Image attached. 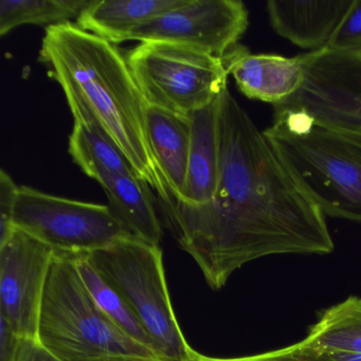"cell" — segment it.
<instances>
[{
	"label": "cell",
	"mask_w": 361,
	"mask_h": 361,
	"mask_svg": "<svg viewBox=\"0 0 361 361\" xmlns=\"http://www.w3.org/2000/svg\"><path fill=\"white\" fill-rule=\"evenodd\" d=\"M73 118L69 154L87 176L102 185L118 175H137L130 160L92 116Z\"/></svg>",
	"instance_id": "17"
},
{
	"label": "cell",
	"mask_w": 361,
	"mask_h": 361,
	"mask_svg": "<svg viewBox=\"0 0 361 361\" xmlns=\"http://www.w3.org/2000/svg\"><path fill=\"white\" fill-rule=\"evenodd\" d=\"M94 361H166L164 359L158 358V357H145V356H128V355H121V356L106 357V358L98 359Z\"/></svg>",
	"instance_id": "26"
},
{
	"label": "cell",
	"mask_w": 361,
	"mask_h": 361,
	"mask_svg": "<svg viewBox=\"0 0 361 361\" xmlns=\"http://www.w3.org/2000/svg\"><path fill=\"white\" fill-rule=\"evenodd\" d=\"M319 352L325 361H361V354L357 353Z\"/></svg>",
	"instance_id": "25"
},
{
	"label": "cell",
	"mask_w": 361,
	"mask_h": 361,
	"mask_svg": "<svg viewBox=\"0 0 361 361\" xmlns=\"http://www.w3.org/2000/svg\"><path fill=\"white\" fill-rule=\"evenodd\" d=\"M18 361H63L52 354L39 340L24 338L20 345Z\"/></svg>",
	"instance_id": "24"
},
{
	"label": "cell",
	"mask_w": 361,
	"mask_h": 361,
	"mask_svg": "<svg viewBox=\"0 0 361 361\" xmlns=\"http://www.w3.org/2000/svg\"><path fill=\"white\" fill-rule=\"evenodd\" d=\"M73 257L88 291L99 307L126 335L157 355L153 341L132 308L126 303L123 297L99 274L98 270L88 259L87 255H73Z\"/></svg>",
	"instance_id": "19"
},
{
	"label": "cell",
	"mask_w": 361,
	"mask_h": 361,
	"mask_svg": "<svg viewBox=\"0 0 361 361\" xmlns=\"http://www.w3.org/2000/svg\"><path fill=\"white\" fill-rule=\"evenodd\" d=\"M196 361H325L316 348L308 345L304 340L286 348L251 356L235 358H215L200 354Z\"/></svg>",
	"instance_id": "22"
},
{
	"label": "cell",
	"mask_w": 361,
	"mask_h": 361,
	"mask_svg": "<svg viewBox=\"0 0 361 361\" xmlns=\"http://www.w3.org/2000/svg\"><path fill=\"white\" fill-rule=\"evenodd\" d=\"M13 226L56 250L88 255L128 235L105 204L78 202L20 187Z\"/></svg>",
	"instance_id": "8"
},
{
	"label": "cell",
	"mask_w": 361,
	"mask_h": 361,
	"mask_svg": "<svg viewBox=\"0 0 361 361\" xmlns=\"http://www.w3.org/2000/svg\"><path fill=\"white\" fill-rule=\"evenodd\" d=\"M326 48L361 54V0H353Z\"/></svg>",
	"instance_id": "21"
},
{
	"label": "cell",
	"mask_w": 361,
	"mask_h": 361,
	"mask_svg": "<svg viewBox=\"0 0 361 361\" xmlns=\"http://www.w3.org/2000/svg\"><path fill=\"white\" fill-rule=\"evenodd\" d=\"M264 134L325 216L361 223L360 147L293 113H274Z\"/></svg>",
	"instance_id": "3"
},
{
	"label": "cell",
	"mask_w": 361,
	"mask_h": 361,
	"mask_svg": "<svg viewBox=\"0 0 361 361\" xmlns=\"http://www.w3.org/2000/svg\"><path fill=\"white\" fill-rule=\"evenodd\" d=\"M301 87L274 105V113L301 115L314 126L337 133H361V54L322 48L299 56Z\"/></svg>",
	"instance_id": "7"
},
{
	"label": "cell",
	"mask_w": 361,
	"mask_h": 361,
	"mask_svg": "<svg viewBox=\"0 0 361 361\" xmlns=\"http://www.w3.org/2000/svg\"><path fill=\"white\" fill-rule=\"evenodd\" d=\"M90 0H1L0 35L23 25H54L79 18Z\"/></svg>",
	"instance_id": "20"
},
{
	"label": "cell",
	"mask_w": 361,
	"mask_h": 361,
	"mask_svg": "<svg viewBox=\"0 0 361 361\" xmlns=\"http://www.w3.org/2000/svg\"><path fill=\"white\" fill-rule=\"evenodd\" d=\"M219 143L212 200L202 206L174 200L162 209L210 288H223L236 270L262 257L334 250L325 215L228 87L219 96Z\"/></svg>",
	"instance_id": "1"
},
{
	"label": "cell",
	"mask_w": 361,
	"mask_h": 361,
	"mask_svg": "<svg viewBox=\"0 0 361 361\" xmlns=\"http://www.w3.org/2000/svg\"><path fill=\"white\" fill-rule=\"evenodd\" d=\"M303 340L321 352L361 354V295L324 310Z\"/></svg>",
	"instance_id": "18"
},
{
	"label": "cell",
	"mask_w": 361,
	"mask_h": 361,
	"mask_svg": "<svg viewBox=\"0 0 361 361\" xmlns=\"http://www.w3.org/2000/svg\"><path fill=\"white\" fill-rule=\"evenodd\" d=\"M333 132V130H331ZM337 133V132H335ZM339 136L345 140L350 141V142L354 143V145H358L361 147V133L360 134H352V133H337Z\"/></svg>",
	"instance_id": "27"
},
{
	"label": "cell",
	"mask_w": 361,
	"mask_h": 361,
	"mask_svg": "<svg viewBox=\"0 0 361 361\" xmlns=\"http://www.w3.org/2000/svg\"><path fill=\"white\" fill-rule=\"evenodd\" d=\"M56 250L14 227L0 240V319L20 338L37 340L39 314Z\"/></svg>",
	"instance_id": "10"
},
{
	"label": "cell",
	"mask_w": 361,
	"mask_h": 361,
	"mask_svg": "<svg viewBox=\"0 0 361 361\" xmlns=\"http://www.w3.org/2000/svg\"><path fill=\"white\" fill-rule=\"evenodd\" d=\"M147 132L152 151L173 198L185 187L191 147L189 117L147 104Z\"/></svg>",
	"instance_id": "15"
},
{
	"label": "cell",
	"mask_w": 361,
	"mask_h": 361,
	"mask_svg": "<svg viewBox=\"0 0 361 361\" xmlns=\"http://www.w3.org/2000/svg\"><path fill=\"white\" fill-rule=\"evenodd\" d=\"M87 257L132 308L159 358L197 360L200 353L189 345L175 316L158 245L124 235Z\"/></svg>",
	"instance_id": "5"
},
{
	"label": "cell",
	"mask_w": 361,
	"mask_h": 361,
	"mask_svg": "<svg viewBox=\"0 0 361 361\" xmlns=\"http://www.w3.org/2000/svg\"><path fill=\"white\" fill-rule=\"evenodd\" d=\"M185 3V0H90L75 24L117 46L128 41L141 25Z\"/></svg>",
	"instance_id": "14"
},
{
	"label": "cell",
	"mask_w": 361,
	"mask_h": 361,
	"mask_svg": "<svg viewBox=\"0 0 361 361\" xmlns=\"http://www.w3.org/2000/svg\"><path fill=\"white\" fill-rule=\"evenodd\" d=\"M37 340L63 361H94L121 355L158 357L126 335L99 307L75 257L68 253L56 252L52 262Z\"/></svg>",
	"instance_id": "4"
},
{
	"label": "cell",
	"mask_w": 361,
	"mask_h": 361,
	"mask_svg": "<svg viewBox=\"0 0 361 361\" xmlns=\"http://www.w3.org/2000/svg\"><path fill=\"white\" fill-rule=\"evenodd\" d=\"M126 61L147 104L189 117L227 88L228 61L169 42H145Z\"/></svg>",
	"instance_id": "6"
},
{
	"label": "cell",
	"mask_w": 361,
	"mask_h": 361,
	"mask_svg": "<svg viewBox=\"0 0 361 361\" xmlns=\"http://www.w3.org/2000/svg\"><path fill=\"white\" fill-rule=\"evenodd\" d=\"M353 0H269L267 12L274 30L312 51L329 45Z\"/></svg>",
	"instance_id": "11"
},
{
	"label": "cell",
	"mask_w": 361,
	"mask_h": 361,
	"mask_svg": "<svg viewBox=\"0 0 361 361\" xmlns=\"http://www.w3.org/2000/svg\"><path fill=\"white\" fill-rule=\"evenodd\" d=\"M248 24V10L240 0H185L141 25L128 41L181 44L228 61L240 49Z\"/></svg>",
	"instance_id": "9"
},
{
	"label": "cell",
	"mask_w": 361,
	"mask_h": 361,
	"mask_svg": "<svg viewBox=\"0 0 361 361\" xmlns=\"http://www.w3.org/2000/svg\"><path fill=\"white\" fill-rule=\"evenodd\" d=\"M102 188L111 214L126 233L159 246L164 232L149 185L136 174L118 175L103 183Z\"/></svg>",
	"instance_id": "16"
},
{
	"label": "cell",
	"mask_w": 361,
	"mask_h": 361,
	"mask_svg": "<svg viewBox=\"0 0 361 361\" xmlns=\"http://www.w3.org/2000/svg\"><path fill=\"white\" fill-rule=\"evenodd\" d=\"M230 75L238 90L248 97L270 104H280L299 90L304 71L299 56L250 54L240 47L228 60Z\"/></svg>",
	"instance_id": "12"
},
{
	"label": "cell",
	"mask_w": 361,
	"mask_h": 361,
	"mask_svg": "<svg viewBox=\"0 0 361 361\" xmlns=\"http://www.w3.org/2000/svg\"><path fill=\"white\" fill-rule=\"evenodd\" d=\"M219 96L189 116L192 130L187 178L183 191L175 198L181 204L202 206L210 202L216 192L219 174Z\"/></svg>",
	"instance_id": "13"
},
{
	"label": "cell",
	"mask_w": 361,
	"mask_h": 361,
	"mask_svg": "<svg viewBox=\"0 0 361 361\" xmlns=\"http://www.w3.org/2000/svg\"><path fill=\"white\" fill-rule=\"evenodd\" d=\"M20 187L5 170L0 171V240L13 230V214Z\"/></svg>",
	"instance_id": "23"
},
{
	"label": "cell",
	"mask_w": 361,
	"mask_h": 361,
	"mask_svg": "<svg viewBox=\"0 0 361 361\" xmlns=\"http://www.w3.org/2000/svg\"><path fill=\"white\" fill-rule=\"evenodd\" d=\"M39 60L64 90L73 116H92L156 192L161 208L171 206L174 198L147 137V101L117 46L63 23L46 29Z\"/></svg>",
	"instance_id": "2"
}]
</instances>
